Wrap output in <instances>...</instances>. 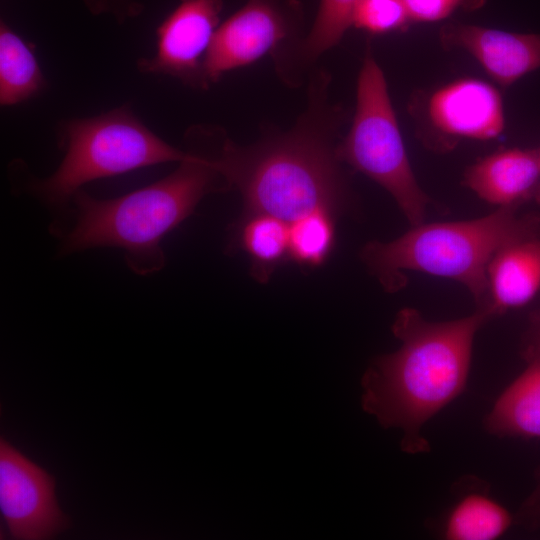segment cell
I'll return each mask as SVG.
<instances>
[{
    "label": "cell",
    "instance_id": "1",
    "mask_svg": "<svg viewBox=\"0 0 540 540\" xmlns=\"http://www.w3.org/2000/svg\"><path fill=\"white\" fill-rule=\"evenodd\" d=\"M225 137L217 127L194 126L185 135V158L162 179L116 198L76 192L69 204L73 222L59 232L60 254L116 247L134 273L160 271L166 263L163 238L206 195L230 189L218 161Z\"/></svg>",
    "mask_w": 540,
    "mask_h": 540
},
{
    "label": "cell",
    "instance_id": "2",
    "mask_svg": "<svg viewBox=\"0 0 540 540\" xmlns=\"http://www.w3.org/2000/svg\"><path fill=\"white\" fill-rule=\"evenodd\" d=\"M327 86L328 77L318 73L308 109L285 133L250 146L225 137L219 167L229 187L240 191L245 215L266 213L290 224L316 210L340 214L350 206L335 142L342 114L328 104Z\"/></svg>",
    "mask_w": 540,
    "mask_h": 540
},
{
    "label": "cell",
    "instance_id": "3",
    "mask_svg": "<svg viewBox=\"0 0 540 540\" xmlns=\"http://www.w3.org/2000/svg\"><path fill=\"white\" fill-rule=\"evenodd\" d=\"M491 319L481 309L442 322L428 321L410 307L397 313L392 332L401 346L368 366L361 405L383 428L401 429L404 452L430 450L422 428L464 391L475 335Z\"/></svg>",
    "mask_w": 540,
    "mask_h": 540
},
{
    "label": "cell",
    "instance_id": "4",
    "mask_svg": "<svg viewBox=\"0 0 540 540\" xmlns=\"http://www.w3.org/2000/svg\"><path fill=\"white\" fill-rule=\"evenodd\" d=\"M540 235V215L497 208L476 219L420 223L388 242L370 241L360 252L386 292L407 284L405 271L451 279L465 286L477 309L488 299L487 268L502 247Z\"/></svg>",
    "mask_w": 540,
    "mask_h": 540
},
{
    "label": "cell",
    "instance_id": "5",
    "mask_svg": "<svg viewBox=\"0 0 540 540\" xmlns=\"http://www.w3.org/2000/svg\"><path fill=\"white\" fill-rule=\"evenodd\" d=\"M59 140L64 157L45 178L28 179L26 190L54 209L68 208L85 184L167 162H180L176 148L150 130L128 106L66 120Z\"/></svg>",
    "mask_w": 540,
    "mask_h": 540
},
{
    "label": "cell",
    "instance_id": "6",
    "mask_svg": "<svg viewBox=\"0 0 540 540\" xmlns=\"http://www.w3.org/2000/svg\"><path fill=\"white\" fill-rule=\"evenodd\" d=\"M336 152L342 163L384 188L411 226L425 222L431 200L414 175L384 73L370 49L358 75L352 124Z\"/></svg>",
    "mask_w": 540,
    "mask_h": 540
},
{
    "label": "cell",
    "instance_id": "7",
    "mask_svg": "<svg viewBox=\"0 0 540 540\" xmlns=\"http://www.w3.org/2000/svg\"><path fill=\"white\" fill-rule=\"evenodd\" d=\"M416 135L436 153H447L464 140L489 141L505 129V110L497 87L462 77L417 91L409 102Z\"/></svg>",
    "mask_w": 540,
    "mask_h": 540
},
{
    "label": "cell",
    "instance_id": "8",
    "mask_svg": "<svg viewBox=\"0 0 540 540\" xmlns=\"http://www.w3.org/2000/svg\"><path fill=\"white\" fill-rule=\"evenodd\" d=\"M302 22L298 0H244L243 6L215 33L203 61L204 88L224 73L290 44L298 36Z\"/></svg>",
    "mask_w": 540,
    "mask_h": 540
},
{
    "label": "cell",
    "instance_id": "9",
    "mask_svg": "<svg viewBox=\"0 0 540 540\" xmlns=\"http://www.w3.org/2000/svg\"><path fill=\"white\" fill-rule=\"evenodd\" d=\"M0 511L20 540L54 538L69 525L55 497V479L4 437L0 440Z\"/></svg>",
    "mask_w": 540,
    "mask_h": 540
},
{
    "label": "cell",
    "instance_id": "10",
    "mask_svg": "<svg viewBox=\"0 0 540 540\" xmlns=\"http://www.w3.org/2000/svg\"><path fill=\"white\" fill-rule=\"evenodd\" d=\"M223 0H181L156 29V51L138 61L143 73L204 88L202 66L219 27Z\"/></svg>",
    "mask_w": 540,
    "mask_h": 540
},
{
    "label": "cell",
    "instance_id": "11",
    "mask_svg": "<svg viewBox=\"0 0 540 540\" xmlns=\"http://www.w3.org/2000/svg\"><path fill=\"white\" fill-rule=\"evenodd\" d=\"M446 50H463L502 87L540 69V34L517 33L472 24L447 23L439 31Z\"/></svg>",
    "mask_w": 540,
    "mask_h": 540
},
{
    "label": "cell",
    "instance_id": "12",
    "mask_svg": "<svg viewBox=\"0 0 540 540\" xmlns=\"http://www.w3.org/2000/svg\"><path fill=\"white\" fill-rule=\"evenodd\" d=\"M463 185L497 208H517L535 201L540 186L537 150L509 147L468 166Z\"/></svg>",
    "mask_w": 540,
    "mask_h": 540
},
{
    "label": "cell",
    "instance_id": "13",
    "mask_svg": "<svg viewBox=\"0 0 540 540\" xmlns=\"http://www.w3.org/2000/svg\"><path fill=\"white\" fill-rule=\"evenodd\" d=\"M488 299L481 309L492 318L527 305L540 290V235L507 244L487 268Z\"/></svg>",
    "mask_w": 540,
    "mask_h": 540
},
{
    "label": "cell",
    "instance_id": "14",
    "mask_svg": "<svg viewBox=\"0 0 540 540\" xmlns=\"http://www.w3.org/2000/svg\"><path fill=\"white\" fill-rule=\"evenodd\" d=\"M525 369L499 395L484 420L498 437L540 439V353L524 357Z\"/></svg>",
    "mask_w": 540,
    "mask_h": 540
},
{
    "label": "cell",
    "instance_id": "15",
    "mask_svg": "<svg viewBox=\"0 0 540 540\" xmlns=\"http://www.w3.org/2000/svg\"><path fill=\"white\" fill-rule=\"evenodd\" d=\"M509 510L477 481L469 484L440 524V536L447 540H495L512 526Z\"/></svg>",
    "mask_w": 540,
    "mask_h": 540
},
{
    "label": "cell",
    "instance_id": "16",
    "mask_svg": "<svg viewBox=\"0 0 540 540\" xmlns=\"http://www.w3.org/2000/svg\"><path fill=\"white\" fill-rule=\"evenodd\" d=\"M47 82L31 46L0 24V103L12 106L40 94Z\"/></svg>",
    "mask_w": 540,
    "mask_h": 540
},
{
    "label": "cell",
    "instance_id": "17",
    "mask_svg": "<svg viewBox=\"0 0 540 540\" xmlns=\"http://www.w3.org/2000/svg\"><path fill=\"white\" fill-rule=\"evenodd\" d=\"M237 242L249 256L253 278L267 282L273 271L289 259V224L266 213L243 215Z\"/></svg>",
    "mask_w": 540,
    "mask_h": 540
},
{
    "label": "cell",
    "instance_id": "18",
    "mask_svg": "<svg viewBox=\"0 0 540 540\" xmlns=\"http://www.w3.org/2000/svg\"><path fill=\"white\" fill-rule=\"evenodd\" d=\"M337 214L320 209L310 212L289 224V259L315 268L322 265L335 245Z\"/></svg>",
    "mask_w": 540,
    "mask_h": 540
},
{
    "label": "cell",
    "instance_id": "19",
    "mask_svg": "<svg viewBox=\"0 0 540 540\" xmlns=\"http://www.w3.org/2000/svg\"><path fill=\"white\" fill-rule=\"evenodd\" d=\"M361 0H320L316 18L308 36L295 50L298 59L310 62L337 45L353 23Z\"/></svg>",
    "mask_w": 540,
    "mask_h": 540
},
{
    "label": "cell",
    "instance_id": "20",
    "mask_svg": "<svg viewBox=\"0 0 540 540\" xmlns=\"http://www.w3.org/2000/svg\"><path fill=\"white\" fill-rule=\"evenodd\" d=\"M410 22L402 0H361L352 25L371 34L398 31Z\"/></svg>",
    "mask_w": 540,
    "mask_h": 540
},
{
    "label": "cell",
    "instance_id": "21",
    "mask_svg": "<svg viewBox=\"0 0 540 540\" xmlns=\"http://www.w3.org/2000/svg\"><path fill=\"white\" fill-rule=\"evenodd\" d=\"M410 21L437 22L457 10L472 11L480 8L486 0H402Z\"/></svg>",
    "mask_w": 540,
    "mask_h": 540
},
{
    "label": "cell",
    "instance_id": "22",
    "mask_svg": "<svg viewBox=\"0 0 540 540\" xmlns=\"http://www.w3.org/2000/svg\"><path fill=\"white\" fill-rule=\"evenodd\" d=\"M86 8L94 15H110L117 22L123 23L142 12V5L137 0H83Z\"/></svg>",
    "mask_w": 540,
    "mask_h": 540
},
{
    "label": "cell",
    "instance_id": "23",
    "mask_svg": "<svg viewBox=\"0 0 540 540\" xmlns=\"http://www.w3.org/2000/svg\"><path fill=\"white\" fill-rule=\"evenodd\" d=\"M536 353H540V314L533 317L522 350L523 357Z\"/></svg>",
    "mask_w": 540,
    "mask_h": 540
},
{
    "label": "cell",
    "instance_id": "24",
    "mask_svg": "<svg viewBox=\"0 0 540 540\" xmlns=\"http://www.w3.org/2000/svg\"><path fill=\"white\" fill-rule=\"evenodd\" d=\"M531 508H533L534 510L538 511V515L540 516V490L539 492L537 493V496L533 497L532 498V501L529 505Z\"/></svg>",
    "mask_w": 540,
    "mask_h": 540
},
{
    "label": "cell",
    "instance_id": "25",
    "mask_svg": "<svg viewBox=\"0 0 540 540\" xmlns=\"http://www.w3.org/2000/svg\"><path fill=\"white\" fill-rule=\"evenodd\" d=\"M537 157H538V164H539V169H540V148L537 149ZM535 202L540 204V186H539V190H538V194H537Z\"/></svg>",
    "mask_w": 540,
    "mask_h": 540
}]
</instances>
